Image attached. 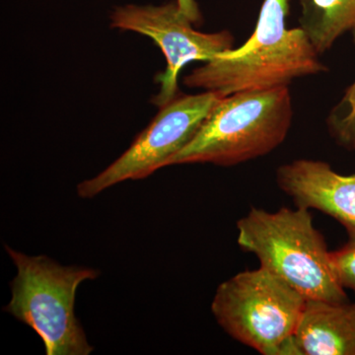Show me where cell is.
Wrapping results in <instances>:
<instances>
[{"instance_id": "cell-11", "label": "cell", "mask_w": 355, "mask_h": 355, "mask_svg": "<svg viewBox=\"0 0 355 355\" xmlns=\"http://www.w3.org/2000/svg\"><path fill=\"white\" fill-rule=\"evenodd\" d=\"M355 44V30L352 31ZM329 132L338 146L355 150V81L327 119Z\"/></svg>"}, {"instance_id": "cell-3", "label": "cell", "mask_w": 355, "mask_h": 355, "mask_svg": "<svg viewBox=\"0 0 355 355\" xmlns=\"http://www.w3.org/2000/svg\"><path fill=\"white\" fill-rule=\"evenodd\" d=\"M292 118L289 87L221 97L169 166L210 163L229 167L268 155L286 140Z\"/></svg>"}, {"instance_id": "cell-8", "label": "cell", "mask_w": 355, "mask_h": 355, "mask_svg": "<svg viewBox=\"0 0 355 355\" xmlns=\"http://www.w3.org/2000/svg\"><path fill=\"white\" fill-rule=\"evenodd\" d=\"M277 182L296 207L333 217L355 240V175L338 174L324 161L298 159L280 166Z\"/></svg>"}, {"instance_id": "cell-13", "label": "cell", "mask_w": 355, "mask_h": 355, "mask_svg": "<svg viewBox=\"0 0 355 355\" xmlns=\"http://www.w3.org/2000/svg\"><path fill=\"white\" fill-rule=\"evenodd\" d=\"M182 12L191 20L193 24L202 22V16L196 0H176Z\"/></svg>"}, {"instance_id": "cell-7", "label": "cell", "mask_w": 355, "mask_h": 355, "mask_svg": "<svg viewBox=\"0 0 355 355\" xmlns=\"http://www.w3.org/2000/svg\"><path fill=\"white\" fill-rule=\"evenodd\" d=\"M193 25L176 0L159 6L127 4L116 7L111 14L112 28L149 37L164 53L167 67L156 78L160 83L153 100L156 106H163L180 93L178 76L184 65L209 62L233 49L234 37L230 32L202 33Z\"/></svg>"}, {"instance_id": "cell-9", "label": "cell", "mask_w": 355, "mask_h": 355, "mask_svg": "<svg viewBox=\"0 0 355 355\" xmlns=\"http://www.w3.org/2000/svg\"><path fill=\"white\" fill-rule=\"evenodd\" d=\"M294 343L299 355H355V303L307 300Z\"/></svg>"}, {"instance_id": "cell-6", "label": "cell", "mask_w": 355, "mask_h": 355, "mask_svg": "<svg viewBox=\"0 0 355 355\" xmlns=\"http://www.w3.org/2000/svg\"><path fill=\"white\" fill-rule=\"evenodd\" d=\"M221 96L212 91L196 95L176 96L163 106L130 146L97 176L77 186V195L92 198L102 191L125 181L150 176L195 137L202 121Z\"/></svg>"}, {"instance_id": "cell-5", "label": "cell", "mask_w": 355, "mask_h": 355, "mask_svg": "<svg viewBox=\"0 0 355 355\" xmlns=\"http://www.w3.org/2000/svg\"><path fill=\"white\" fill-rule=\"evenodd\" d=\"M307 299L266 268L237 273L217 287L212 314L237 342L263 355H299L294 335Z\"/></svg>"}, {"instance_id": "cell-1", "label": "cell", "mask_w": 355, "mask_h": 355, "mask_svg": "<svg viewBox=\"0 0 355 355\" xmlns=\"http://www.w3.org/2000/svg\"><path fill=\"white\" fill-rule=\"evenodd\" d=\"M289 0H263L256 29L246 43L224 51L184 77L190 88L223 97L244 92L288 87L300 77L326 71L306 33L287 29Z\"/></svg>"}, {"instance_id": "cell-2", "label": "cell", "mask_w": 355, "mask_h": 355, "mask_svg": "<svg viewBox=\"0 0 355 355\" xmlns=\"http://www.w3.org/2000/svg\"><path fill=\"white\" fill-rule=\"evenodd\" d=\"M237 242L307 300L347 301L336 277L331 252L315 228L309 209H252L237 222Z\"/></svg>"}, {"instance_id": "cell-10", "label": "cell", "mask_w": 355, "mask_h": 355, "mask_svg": "<svg viewBox=\"0 0 355 355\" xmlns=\"http://www.w3.org/2000/svg\"><path fill=\"white\" fill-rule=\"evenodd\" d=\"M301 29L319 55L345 33L355 30V0H299Z\"/></svg>"}, {"instance_id": "cell-12", "label": "cell", "mask_w": 355, "mask_h": 355, "mask_svg": "<svg viewBox=\"0 0 355 355\" xmlns=\"http://www.w3.org/2000/svg\"><path fill=\"white\" fill-rule=\"evenodd\" d=\"M331 261L340 286L355 293V240L331 252Z\"/></svg>"}, {"instance_id": "cell-4", "label": "cell", "mask_w": 355, "mask_h": 355, "mask_svg": "<svg viewBox=\"0 0 355 355\" xmlns=\"http://www.w3.org/2000/svg\"><path fill=\"white\" fill-rule=\"evenodd\" d=\"M17 275L4 311L36 331L46 355H88L93 352L76 316V292L100 272L87 266H62L49 257L28 256L6 245Z\"/></svg>"}]
</instances>
